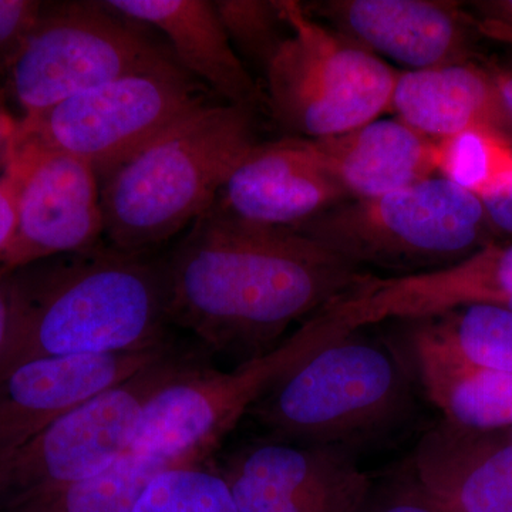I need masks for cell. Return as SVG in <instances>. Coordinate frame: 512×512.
Segmentation results:
<instances>
[{"label": "cell", "mask_w": 512, "mask_h": 512, "mask_svg": "<svg viewBox=\"0 0 512 512\" xmlns=\"http://www.w3.org/2000/svg\"><path fill=\"white\" fill-rule=\"evenodd\" d=\"M164 266L170 323L244 363L373 275L292 229L212 207Z\"/></svg>", "instance_id": "6da1fadb"}, {"label": "cell", "mask_w": 512, "mask_h": 512, "mask_svg": "<svg viewBox=\"0 0 512 512\" xmlns=\"http://www.w3.org/2000/svg\"><path fill=\"white\" fill-rule=\"evenodd\" d=\"M12 271L13 315L0 376L39 357L113 355L170 345L165 266L96 247Z\"/></svg>", "instance_id": "7a4b0ae2"}, {"label": "cell", "mask_w": 512, "mask_h": 512, "mask_svg": "<svg viewBox=\"0 0 512 512\" xmlns=\"http://www.w3.org/2000/svg\"><path fill=\"white\" fill-rule=\"evenodd\" d=\"M255 109L210 103L103 178L104 235L147 254L205 214L256 140Z\"/></svg>", "instance_id": "3957f363"}, {"label": "cell", "mask_w": 512, "mask_h": 512, "mask_svg": "<svg viewBox=\"0 0 512 512\" xmlns=\"http://www.w3.org/2000/svg\"><path fill=\"white\" fill-rule=\"evenodd\" d=\"M412 380L396 349L357 330L292 367L248 413L279 441L350 448L409 413Z\"/></svg>", "instance_id": "277c9868"}, {"label": "cell", "mask_w": 512, "mask_h": 512, "mask_svg": "<svg viewBox=\"0 0 512 512\" xmlns=\"http://www.w3.org/2000/svg\"><path fill=\"white\" fill-rule=\"evenodd\" d=\"M487 222L476 194L433 175L380 197L340 202L295 231L360 268L410 275L483 248Z\"/></svg>", "instance_id": "5b68a950"}, {"label": "cell", "mask_w": 512, "mask_h": 512, "mask_svg": "<svg viewBox=\"0 0 512 512\" xmlns=\"http://www.w3.org/2000/svg\"><path fill=\"white\" fill-rule=\"evenodd\" d=\"M289 35L265 72L269 109L302 138L338 136L389 110L399 73L295 0H279Z\"/></svg>", "instance_id": "8992f818"}, {"label": "cell", "mask_w": 512, "mask_h": 512, "mask_svg": "<svg viewBox=\"0 0 512 512\" xmlns=\"http://www.w3.org/2000/svg\"><path fill=\"white\" fill-rule=\"evenodd\" d=\"M177 60L121 77L23 116L15 144L66 154L106 178L165 131L211 103Z\"/></svg>", "instance_id": "52a82bcc"}, {"label": "cell", "mask_w": 512, "mask_h": 512, "mask_svg": "<svg viewBox=\"0 0 512 512\" xmlns=\"http://www.w3.org/2000/svg\"><path fill=\"white\" fill-rule=\"evenodd\" d=\"M141 26L104 2L43 5L5 66L23 116L175 60L170 47L151 39Z\"/></svg>", "instance_id": "ba28073f"}, {"label": "cell", "mask_w": 512, "mask_h": 512, "mask_svg": "<svg viewBox=\"0 0 512 512\" xmlns=\"http://www.w3.org/2000/svg\"><path fill=\"white\" fill-rule=\"evenodd\" d=\"M197 366L194 356L173 348L130 379L63 414L26 443L0 454V501L22 510L107 470L130 450L151 397Z\"/></svg>", "instance_id": "9c48e42d"}, {"label": "cell", "mask_w": 512, "mask_h": 512, "mask_svg": "<svg viewBox=\"0 0 512 512\" xmlns=\"http://www.w3.org/2000/svg\"><path fill=\"white\" fill-rule=\"evenodd\" d=\"M336 339L312 316L291 339L234 372L194 367L151 397L130 450L200 464L279 377Z\"/></svg>", "instance_id": "30bf717a"}, {"label": "cell", "mask_w": 512, "mask_h": 512, "mask_svg": "<svg viewBox=\"0 0 512 512\" xmlns=\"http://www.w3.org/2000/svg\"><path fill=\"white\" fill-rule=\"evenodd\" d=\"M22 167L18 224L0 256L5 271H16L99 245L104 235L99 177L89 164L66 154L13 144Z\"/></svg>", "instance_id": "8fae6325"}, {"label": "cell", "mask_w": 512, "mask_h": 512, "mask_svg": "<svg viewBox=\"0 0 512 512\" xmlns=\"http://www.w3.org/2000/svg\"><path fill=\"white\" fill-rule=\"evenodd\" d=\"M306 9L373 55L410 70L466 62L471 15L439 0H326Z\"/></svg>", "instance_id": "7c38bea8"}, {"label": "cell", "mask_w": 512, "mask_h": 512, "mask_svg": "<svg viewBox=\"0 0 512 512\" xmlns=\"http://www.w3.org/2000/svg\"><path fill=\"white\" fill-rule=\"evenodd\" d=\"M348 200L308 140L285 137L255 144L232 170L212 208L247 224L295 231Z\"/></svg>", "instance_id": "4fadbf2b"}, {"label": "cell", "mask_w": 512, "mask_h": 512, "mask_svg": "<svg viewBox=\"0 0 512 512\" xmlns=\"http://www.w3.org/2000/svg\"><path fill=\"white\" fill-rule=\"evenodd\" d=\"M173 346L141 352L39 357L0 376V454L161 359Z\"/></svg>", "instance_id": "5bb4252c"}, {"label": "cell", "mask_w": 512, "mask_h": 512, "mask_svg": "<svg viewBox=\"0 0 512 512\" xmlns=\"http://www.w3.org/2000/svg\"><path fill=\"white\" fill-rule=\"evenodd\" d=\"M227 473L247 478L286 512H362L373 491L350 448L272 441L239 454Z\"/></svg>", "instance_id": "9a60e30c"}, {"label": "cell", "mask_w": 512, "mask_h": 512, "mask_svg": "<svg viewBox=\"0 0 512 512\" xmlns=\"http://www.w3.org/2000/svg\"><path fill=\"white\" fill-rule=\"evenodd\" d=\"M412 476L450 512H512V439L437 424L421 437Z\"/></svg>", "instance_id": "2e32d148"}, {"label": "cell", "mask_w": 512, "mask_h": 512, "mask_svg": "<svg viewBox=\"0 0 512 512\" xmlns=\"http://www.w3.org/2000/svg\"><path fill=\"white\" fill-rule=\"evenodd\" d=\"M306 140L350 200L380 197L439 173L437 141L397 117L376 119L338 136Z\"/></svg>", "instance_id": "e0dca14e"}, {"label": "cell", "mask_w": 512, "mask_h": 512, "mask_svg": "<svg viewBox=\"0 0 512 512\" xmlns=\"http://www.w3.org/2000/svg\"><path fill=\"white\" fill-rule=\"evenodd\" d=\"M120 15L163 33L175 60L225 103L255 109L258 84L207 0H107Z\"/></svg>", "instance_id": "ac0fdd59"}, {"label": "cell", "mask_w": 512, "mask_h": 512, "mask_svg": "<svg viewBox=\"0 0 512 512\" xmlns=\"http://www.w3.org/2000/svg\"><path fill=\"white\" fill-rule=\"evenodd\" d=\"M389 109L434 141L507 119L493 74L470 60L399 73Z\"/></svg>", "instance_id": "d6986e66"}, {"label": "cell", "mask_w": 512, "mask_h": 512, "mask_svg": "<svg viewBox=\"0 0 512 512\" xmlns=\"http://www.w3.org/2000/svg\"><path fill=\"white\" fill-rule=\"evenodd\" d=\"M410 372L451 426L498 431L512 426V375L473 365L410 322Z\"/></svg>", "instance_id": "ffe728a7"}, {"label": "cell", "mask_w": 512, "mask_h": 512, "mask_svg": "<svg viewBox=\"0 0 512 512\" xmlns=\"http://www.w3.org/2000/svg\"><path fill=\"white\" fill-rule=\"evenodd\" d=\"M192 466L128 450L107 470L22 508L25 512H133L150 481L168 468Z\"/></svg>", "instance_id": "44dd1931"}, {"label": "cell", "mask_w": 512, "mask_h": 512, "mask_svg": "<svg viewBox=\"0 0 512 512\" xmlns=\"http://www.w3.org/2000/svg\"><path fill=\"white\" fill-rule=\"evenodd\" d=\"M413 322L467 362L512 375L511 309L477 303Z\"/></svg>", "instance_id": "7402d4cb"}, {"label": "cell", "mask_w": 512, "mask_h": 512, "mask_svg": "<svg viewBox=\"0 0 512 512\" xmlns=\"http://www.w3.org/2000/svg\"><path fill=\"white\" fill-rule=\"evenodd\" d=\"M437 146L441 177L478 198L512 174V147L497 128H471Z\"/></svg>", "instance_id": "603a6c76"}, {"label": "cell", "mask_w": 512, "mask_h": 512, "mask_svg": "<svg viewBox=\"0 0 512 512\" xmlns=\"http://www.w3.org/2000/svg\"><path fill=\"white\" fill-rule=\"evenodd\" d=\"M133 512H238V507L225 476L192 464L154 477Z\"/></svg>", "instance_id": "cb8c5ba5"}, {"label": "cell", "mask_w": 512, "mask_h": 512, "mask_svg": "<svg viewBox=\"0 0 512 512\" xmlns=\"http://www.w3.org/2000/svg\"><path fill=\"white\" fill-rule=\"evenodd\" d=\"M214 8L237 55L265 73L289 35L279 0H217Z\"/></svg>", "instance_id": "d4e9b609"}, {"label": "cell", "mask_w": 512, "mask_h": 512, "mask_svg": "<svg viewBox=\"0 0 512 512\" xmlns=\"http://www.w3.org/2000/svg\"><path fill=\"white\" fill-rule=\"evenodd\" d=\"M362 512H450L424 490L416 478L410 477L402 483L390 485L382 493L370 494Z\"/></svg>", "instance_id": "484cf974"}, {"label": "cell", "mask_w": 512, "mask_h": 512, "mask_svg": "<svg viewBox=\"0 0 512 512\" xmlns=\"http://www.w3.org/2000/svg\"><path fill=\"white\" fill-rule=\"evenodd\" d=\"M43 3L32 0H0V64L6 66L33 29Z\"/></svg>", "instance_id": "4316f807"}, {"label": "cell", "mask_w": 512, "mask_h": 512, "mask_svg": "<svg viewBox=\"0 0 512 512\" xmlns=\"http://www.w3.org/2000/svg\"><path fill=\"white\" fill-rule=\"evenodd\" d=\"M22 177V167L15 158L10 157L5 170L0 173V256L15 235Z\"/></svg>", "instance_id": "83f0119b"}, {"label": "cell", "mask_w": 512, "mask_h": 512, "mask_svg": "<svg viewBox=\"0 0 512 512\" xmlns=\"http://www.w3.org/2000/svg\"><path fill=\"white\" fill-rule=\"evenodd\" d=\"M476 10L471 19L478 33L512 45V0L477 3Z\"/></svg>", "instance_id": "f1b7e54d"}, {"label": "cell", "mask_w": 512, "mask_h": 512, "mask_svg": "<svg viewBox=\"0 0 512 512\" xmlns=\"http://www.w3.org/2000/svg\"><path fill=\"white\" fill-rule=\"evenodd\" d=\"M487 221L500 231L512 234V174L480 197Z\"/></svg>", "instance_id": "f546056e"}, {"label": "cell", "mask_w": 512, "mask_h": 512, "mask_svg": "<svg viewBox=\"0 0 512 512\" xmlns=\"http://www.w3.org/2000/svg\"><path fill=\"white\" fill-rule=\"evenodd\" d=\"M13 315L12 271L0 268V357L8 343Z\"/></svg>", "instance_id": "4dcf8cb0"}, {"label": "cell", "mask_w": 512, "mask_h": 512, "mask_svg": "<svg viewBox=\"0 0 512 512\" xmlns=\"http://www.w3.org/2000/svg\"><path fill=\"white\" fill-rule=\"evenodd\" d=\"M18 123L6 106L5 94L0 90V173L5 170L15 144Z\"/></svg>", "instance_id": "1f68e13d"}, {"label": "cell", "mask_w": 512, "mask_h": 512, "mask_svg": "<svg viewBox=\"0 0 512 512\" xmlns=\"http://www.w3.org/2000/svg\"><path fill=\"white\" fill-rule=\"evenodd\" d=\"M493 77L505 114L512 119V72H500Z\"/></svg>", "instance_id": "d6a6232c"}, {"label": "cell", "mask_w": 512, "mask_h": 512, "mask_svg": "<svg viewBox=\"0 0 512 512\" xmlns=\"http://www.w3.org/2000/svg\"><path fill=\"white\" fill-rule=\"evenodd\" d=\"M501 306H505V308L511 309V311H512V301L505 303V305H501Z\"/></svg>", "instance_id": "836d02e7"}]
</instances>
